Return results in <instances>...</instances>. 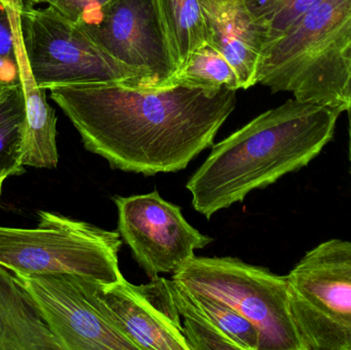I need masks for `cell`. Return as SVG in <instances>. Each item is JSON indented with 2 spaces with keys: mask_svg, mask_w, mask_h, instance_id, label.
Here are the masks:
<instances>
[{
  "mask_svg": "<svg viewBox=\"0 0 351 350\" xmlns=\"http://www.w3.org/2000/svg\"><path fill=\"white\" fill-rule=\"evenodd\" d=\"M49 92L88 151L115 170L146 177L187 168L237 106V90L183 84H76Z\"/></svg>",
  "mask_w": 351,
  "mask_h": 350,
  "instance_id": "cell-1",
  "label": "cell"
},
{
  "mask_svg": "<svg viewBox=\"0 0 351 350\" xmlns=\"http://www.w3.org/2000/svg\"><path fill=\"white\" fill-rule=\"evenodd\" d=\"M339 107L293 98L213 146L186 183L197 213L210 220L256 189L311 164L332 141Z\"/></svg>",
  "mask_w": 351,
  "mask_h": 350,
  "instance_id": "cell-2",
  "label": "cell"
},
{
  "mask_svg": "<svg viewBox=\"0 0 351 350\" xmlns=\"http://www.w3.org/2000/svg\"><path fill=\"white\" fill-rule=\"evenodd\" d=\"M350 62L351 0H317L266 47L257 84L343 111L342 90Z\"/></svg>",
  "mask_w": 351,
  "mask_h": 350,
  "instance_id": "cell-3",
  "label": "cell"
},
{
  "mask_svg": "<svg viewBox=\"0 0 351 350\" xmlns=\"http://www.w3.org/2000/svg\"><path fill=\"white\" fill-rule=\"evenodd\" d=\"M35 228L0 226V265L14 275L75 273L103 284L119 281L123 238L51 212H39Z\"/></svg>",
  "mask_w": 351,
  "mask_h": 350,
  "instance_id": "cell-4",
  "label": "cell"
},
{
  "mask_svg": "<svg viewBox=\"0 0 351 350\" xmlns=\"http://www.w3.org/2000/svg\"><path fill=\"white\" fill-rule=\"evenodd\" d=\"M172 279L247 318L259 332V350H304L291 312L287 275L234 257L194 256Z\"/></svg>",
  "mask_w": 351,
  "mask_h": 350,
  "instance_id": "cell-5",
  "label": "cell"
},
{
  "mask_svg": "<svg viewBox=\"0 0 351 350\" xmlns=\"http://www.w3.org/2000/svg\"><path fill=\"white\" fill-rule=\"evenodd\" d=\"M21 32L29 67L45 90L76 84H123L145 88L143 73L111 57L77 23L49 5L23 4Z\"/></svg>",
  "mask_w": 351,
  "mask_h": 350,
  "instance_id": "cell-6",
  "label": "cell"
},
{
  "mask_svg": "<svg viewBox=\"0 0 351 350\" xmlns=\"http://www.w3.org/2000/svg\"><path fill=\"white\" fill-rule=\"evenodd\" d=\"M287 279L304 350H351V240L317 245Z\"/></svg>",
  "mask_w": 351,
  "mask_h": 350,
  "instance_id": "cell-7",
  "label": "cell"
},
{
  "mask_svg": "<svg viewBox=\"0 0 351 350\" xmlns=\"http://www.w3.org/2000/svg\"><path fill=\"white\" fill-rule=\"evenodd\" d=\"M16 277L63 350H139L101 298L103 283L66 273Z\"/></svg>",
  "mask_w": 351,
  "mask_h": 350,
  "instance_id": "cell-8",
  "label": "cell"
},
{
  "mask_svg": "<svg viewBox=\"0 0 351 350\" xmlns=\"http://www.w3.org/2000/svg\"><path fill=\"white\" fill-rule=\"evenodd\" d=\"M103 51L145 75V88L170 86L178 72L158 0H114L77 22Z\"/></svg>",
  "mask_w": 351,
  "mask_h": 350,
  "instance_id": "cell-9",
  "label": "cell"
},
{
  "mask_svg": "<svg viewBox=\"0 0 351 350\" xmlns=\"http://www.w3.org/2000/svg\"><path fill=\"white\" fill-rule=\"evenodd\" d=\"M119 214L117 232L131 249L134 259L150 279L178 273L214 238L190 225L181 208L160 197L146 195L113 197Z\"/></svg>",
  "mask_w": 351,
  "mask_h": 350,
  "instance_id": "cell-10",
  "label": "cell"
},
{
  "mask_svg": "<svg viewBox=\"0 0 351 350\" xmlns=\"http://www.w3.org/2000/svg\"><path fill=\"white\" fill-rule=\"evenodd\" d=\"M101 298L139 350H190L175 301L174 281L156 277L134 285L121 277L101 284Z\"/></svg>",
  "mask_w": 351,
  "mask_h": 350,
  "instance_id": "cell-11",
  "label": "cell"
},
{
  "mask_svg": "<svg viewBox=\"0 0 351 350\" xmlns=\"http://www.w3.org/2000/svg\"><path fill=\"white\" fill-rule=\"evenodd\" d=\"M210 33V45L222 53L239 76L241 88L257 84L265 36L243 0H200Z\"/></svg>",
  "mask_w": 351,
  "mask_h": 350,
  "instance_id": "cell-12",
  "label": "cell"
},
{
  "mask_svg": "<svg viewBox=\"0 0 351 350\" xmlns=\"http://www.w3.org/2000/svg\"><path fill=\"white\" fill-rule=\"evenodd\" d=\"M16 32L20 86L24 99L22 164L37 168H55L59 164L57 116L47 101L45 88L35 82L29 67L21 32V10L24 0H8Z\"/></svg>",
  "mask_w": 351,
  "mask_h": 350,
  "instance_id": "cell-13",
  "label": "cell"
},
{
  "mask_svg": "<svg viewBox=\"0 0 351 350\" xmlns=\"http://www.w3.org/2000/svg\"><path fill=\"white\" fill-rule=\"evenodd\" d=\"M0 350H63L34 298L1 265Z\"/></svg>",
  "mask_w": 351,
  "mask_h": 350,
  "instance_id": "cell-14",
  "label": "cell"
},
{
  "mask_svg": "<svg viewBox=\"0 0 351 350\" xmlns=\"http://www.w3.org/2000/svg\"><path fill=\"white\" fill-rule=\"evenodd\" d=\"M158 3L180 69L192 53L210 42L206 16L200 0H158Z\"/></svg>",
  "mask_w": 351,
  "mask_h": 350,
  "instance_id": "cell-15",
  "label": "cell"
},
{
  "mask_svg": "<svg viewBox=\"0 0 351 350\" xmlns=\"http://www.w3.org/2000/svg\"><path fill=\"white\" fill-rule=\"evenodd\" d=\"M175 84L232 90L241 88L239 76L232 66L210 43H206L191 53L173 78L171 86Z\"/></svg>",
  "mask_w": 351,
  "mask_h": 350,
  "instance_id": "cell-16",
  "label": "cell"
},
{
  "mask_svg": "<svg viewBox=\"0 0 351 350\" xmlns=\"http://www.w3.org/2000/svg\"><path fill=\"white\" fill-rule=\"evenodd\" d=\"M24 118V99L18 86L0 101V177L8 179L25 173L22 164Z\"/></svg>",
  "mask_w": 351,
  "mask_h": 350,
  "instance_id": "cell-17",
  "label": "cell"
},
{
  "mask_svg": "<svg viewBox=\"0 0 351 350\" xmlns=\"http://www.w3.org/2000/svg\"><path fill=\"white\" fill-rule=\"evenodd\" d=\"M178 310L183 318L184 332L190 350H243L195 305L188 292L174 282Z\"/></svg>",
  "mask_w": 351,
  "mask_h": 350,
  "instance_id": "cell-18",
  "label": "cell"
},
{
  "mask_svg": "<svg viewBox=\"0 0 351 350\" xmlns=\"http://www.w3.org/2000/svg\"><path fill=\"white\" fill-rule=\"evenodd\" d=\"M265 36L266 47L280 39L317 0H243ZM265 51V49H264Z\"/></svg>",
  "mask_w": 351,
  "mask_h": 350,
  "instance_id": "cell-19",
  "label": "cell"
},
{
  "mask_svg": "<svg viewBox=\"0 0 351 350\" xmlns=\"http://www.w3.org/2000/svg\"><path fill=\"white\" fill-rule=\"evenodd\" d=\"M186 291L215 326L237 342L241 349L259 350V332L247 318L220 300L188 290Z\"/></svg>",
  "mask_w": 351,
  "mask_h": 350,
  "instance_id": "cell-20",
  "label": "cell"
},
{
  "mask_svg": "<svg viewBox=\"0 0 351 350\" xmlns=\"http://www.w3.org/2000/svg\"><path fill=\"white\" fill-rule=\"evenodd\" d=\"M0 82L10 88L20 86L16 32L8 0H0Z\"/></svg>",
  "mask_w": 351,
  "mask_h": 350,
  "instance_id": "cell-21",
  "label": "cell"
},
{
  "mask_svg": "<svg viewBox=\"0 0 351 350\" xmlns=\"http://www.w3.org/2000/svg\"><path fill=\"white\" fill-rule=\"evenodd\" d=\"M114 0H47V4L73 22Z\"/></svg>",
  "mask_w": 351,
  "mask_h": 350,
  "instance_id": "cell-22",
  "label": "cell"
},
{
  "mask_svg": "<svg viewBox=\"0 0 351 350\" xmlns=\"http://www.w3.org/2000/svg\"><path fill=\"white\" fill-rule=\"evenodd\" d=\"M342 107L343 111L351 112V62L348 66V77L342 90Z\"/></svg>",
  "mask_w": 351,
  "mask_h": 350,
  "instance_id": "cell-23",
  "label": "cell"
},
{
  "mask_svg": "<svg viewBox=\"0 0 351 350\" xmlns=\"http://www.w3.org/2000/svg\"><path fill=\"white\" fill-rule=\"evenodd\" d=\"M348 114V158H350V175H351V112Z\"/></svg>",
  "mask_w": 351,
  "mask_h": 350,
  "instance_id": "cell-24",
  "label": "cell"
},
{
  "mask_svg": "<svg viewBox=\"0 0 351 350\" xmlns=\"http://www.w3.org/2000/svg\"><path fill=\"white\" fill-rule=\"evenodd\" d=\"M14 88H16V86H14ZM12 88H10V86H4V84H2L1 82H0V101H1L2 99L5 98L6 95L10 92Z\"/></svg>",
  "mask_w": 351,
  "mask_h": 350,
  "instance_id": "cell-25",
  "label": "cell"
},
{
  "mask_svg": "<svg viewBox=\"0 0 351 350\" xmlns=\"http://www.w3.org/2000/svg\"><path fill=\"white\" fill-rule=\"evenodd\" d=\"M29 3H47V0H26Z\"/></svg>",
  "mask_w": 351,
  "mask_h": 350,
  "instance_id": "cell-26",
  "label": "cell"
},
{
  "mask_svg": "<svg viewBox=\"0 0 351 350\" xmlns=\"http://www.w3.org/2000/svg\"><path fill=\"white\" fill-rule=\"evenodd\" d=\"M5 180H6V178H4V177H0V195H1L2 185H3V182Z\"/></svg>",
  "mask_w": 351,
  "mask_h": 350,
  "instance_id": "cell-27",
  "label": "cell"
},
{
  "mask_svg": "<svg viewBox=\"0 0 351 350\" xmlns=\"http://www.w3.org/2000/svg\"><path fill=\"white\" fill-rule=\"evenodd\" d=\"M221 1H231V0H221Z\"/></svg>",
  "mask_w": 351,
  "mask_h": 350,
  "instance_id": "cell-28",
  "label": "cell"
}]
</instances>
